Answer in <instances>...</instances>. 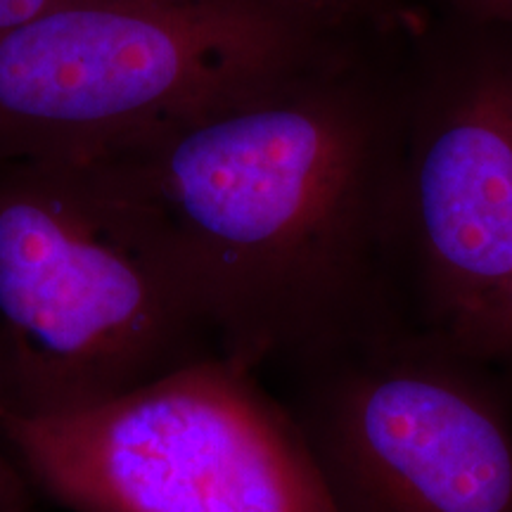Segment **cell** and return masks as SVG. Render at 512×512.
<instances>
[{"instance_id":"obj_6","label":"cell","mask_w":512,"mask_h":512,"mask_svg":"<svg viewBox=\"0 0 512 512\" xmlns=\"http://www.w3.org/2000/svg\"><path fill=\"white\" fill-rule=\"evenodd\" d=\"M406 8L403 287L448 335L512 278V31Z\"/></svg>"},{"instance_id":"obj_5","label":"cell","mask_w":512,"mask_h":512,"mask_svg":"<svg viewBox=\"0 0 512 512\" xmlns=\"http://www.w3.org/2000/svg\"><path fill=\"white\" fill-rule=\"evenodd\" d=\"M337 512H512V384L399 328L275 373Z\"/></svg>"},{"instance_id":"obj_11","label":"cell","mask_w":512,"mask_h":512,"mask_svg":"<svg viewBox=\"0 0 512 512\" xmlns=\"http://www.w3.org/2000/svg\"><path fill=\"white\" fill-rule=\"evenodd\" d=\"M316 3L347 17H380L394 10L392 0H316Z\"/></svg>"},{"instance_id":"obj_4","label":"cell","mask_w":512,"mask_h":512,"mask_svg":"<svg viewBox=\"0 0 512 512\" xmlns=\"http://www.w3.org/2000/svg\"><path fill=\"white\" fill-rule=\"evenodd\" d=\"M3 427L31 486L72 512H337L278 394L223 354Z\"/></svg>"},{"instance_id":"obj_1","label":"cell","mask_w":512,"mask_h":512,"mask_svg":"<svg viewBox=\"0 0 512 512\" xmlns=\"http://www.w3.org/2000/svg\"><path fill=\"white\" fill-rule=\"evenodd\" d=\"M406 3L278 91L102 162L219 354L259 375L399 328Z\"/></svg>"},{"instance_id":"obj_8","label":"cell","mask_w":512,"mask_h":512,"mask_svg":"<svg viewBox=\"0 0 512 512\" xmlns=\"http://www.w3.org/2000/svg\"><path fill=\"white\" fill-rule=\"evenodd\" d=\"M0 512H36V489L5 437L0 420Z\"/></svg>"},{"instance_id":"obj_7","label":"cell","mask_w":512,"mask_h":512,"mask_svg":"<svg viewBox=\"0 0 512 512\" xmlns=\"http://www.w3.org/2000/svg\"><path fill=\"white\" fill-rule=\"evenodd\" d=\"M441 337L512 384V278L475 316Z\"/></svg>"},{"instance_id":"obj_2","label":"cell","mask_w":512,"mask_h":512,"mask_svg":"<svg viewBox=\"0 0 512 512\" xmlns=\"http://www.w3.org/2000/svg\"><path fill=\"white\" fill-rule=\"evenodd\" d=\"M373 19L316 0H64L0 38V164L112 157L278 91Z\"/></svg>"},{"instance_id":"obj_3","label":"cell","mask_w":512,"mask_h":512,"mask_svg":"<svg viewBox=\"0 0 512 512\" xmlns=\"http://www.w3.org/2000/svg\"><path fill=\"white\" fill-rule=\"evenodd\" d=\"M219 354L100 162L0 164V420L88 411Z\"/></svg>"},{"instance_id":"obj_9","label":"cell","mask_w":512,"mask_h":512,"mask_svg":"<svg viewBox=\"0 0 512 512\" xmlns=\"http://www.w3.org/2000/svg\"><path fill=\"white\" fill-rule=\"evenodd\" d=\"M512 31V0H394Z\"/></svg>"},{"instance_id":"obj_10","label":"cell","mask_w":512,"mask_h":512,"mask_svg":"<svg viewBox=\"0 0 512 512\" xmlns=\"http://www.w3.org/2000/svg\"><path fill=\"white\" fill-rule=\"evenodd\" d=\"M64 0H0V38L41 17Z\"/></svg>"}]
</instances>
